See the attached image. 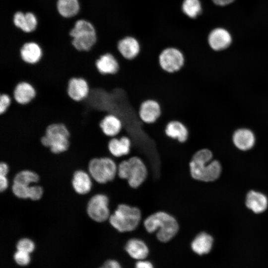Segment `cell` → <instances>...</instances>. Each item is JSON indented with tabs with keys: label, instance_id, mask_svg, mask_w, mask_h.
I'll use <instances>...</instances> for the list:
<instances>
[{
	"label": "cell",
	"instance_id": "6da1fadb",
	"mask_svg": "<svg viewBox=\"0 0 268 268\" xmlns=\"http://www.w3.org/2000/svg\"><path fill=\"white\" fill-rule=\"evenodd\" d=\"M212 153L207 148L201 149L193 155L189 163L191 176L202 182L216 180L221 172V166L217 160H211Z\"/></svg>",
	"mask_w": 268,
	"mask_h": 268
},
{
	"label": "cell",
	"instance_id": "7a4b0ae2",
	"mask_svg": "<svg viewBox=\"0 0 268 268\" xmlns=\"http://www.w3.org/2000/svg\"><path fill=\"white\" fill-rule=\"evenodd\" d=\"M146 231L152 233L157 230L156 236L161 242L170 240L177 233L179 224L171 215L164 211H157L148 216L144 221Z\"/></svg>",
	"mask_w": 268,
	"mask_h": 268
},
{
	"label": "cell",
	"instance_id": "3957f363",
	"mask_svg": "<svg viewBox=\"0 0 268 268\" xmlns=\"http://www.w3.org/2000/svg\"><path fill=\"white\" fill-rule=\"evenodd\" d=\"M141 218L140 209L126 204H119L109 218L111 225L120 232H130L138 225Z\"/></svg>",
	"mask_w": 268,
	"mask_h": 268
},
{
	"label": "cell",
	"instance_id": "277c9868",
	"mask_svg": "<svg viewBox=\"0 0 268 268\" xmlns=\"http://www.w3.org/2000/svg\"><path fill=\"white\" fill-rule=\"evenodd\" d=\"M117 173L120 178L127 180L129 186L134 189L140 186L147 176L146 165L140 157L136 156L122 161Z\"/></svg>",
	"mask_w": 268,
	"mask_h": 268
},
{
	"label": "cell",
	"instance_id": "5b68a950",
	"mask_svg": "<svg viewBox=\"0 0 268 268\" xmlns=\"http://www.w3.org/2000/svg\"><path fill=\"white\" fill-rule=\"evenodd\" d=\"M68 34L72 38V45L78 51L90 50L97 40L95 28L87 20H76Z\"/></svg>",
	"mask_w": 268,
	"mask_h": 268
},
{
	"label": "cell",
	"instance_id": "8992f818",
	"mask_svg": "<svg viewBox=\"0 0 268 268\" xmlns=\"http://www.w3.org/2000/svg\"><path fill=\"white\" fill-rule=\"evenodd\" d=\"M69 133L63 124H53L49 125L45 134L41 138L43 146L49 148L54 154L67 151L69 147Z\"/></svg>",
	"mask_w": 268,
	"mask_h": 268
},
{
	"label": "cell",
	"instance_id": "52a82bcc",
	"mask_svg": "<svg viewBox=\"0 0 268 268\" xmlns=\"http://www.w3.org/2000/svg\"><path fill=\"white\" fill-rule=\"evenodd\" d=\"M91 177L98 183L104 184L113 180L118 171L115 162L109 157L95 158L88 165Z\"/></svg>",
	"mask_w": 268,
	"mask_h": 268
},
{
	"label": "cell",
	"instance_id": "ba28073f",
	"mask_svg": "<svg viewBox=\"0 0 268 268\" xmlns=\"http://www.w3.org/2000/svg\"><path fill=\"white\" fill-rule=\"evenodd\" d=\"M159 64L164 71L174 73L180 71L184 67L185 57L183 52L175 47L164 48L159 54Z\"/></svg>",
	"mask_w": 268,
	"mask_h": 268
},
{
	"label": "cell",
	"instance_id": "9c48e42d",
	"mask_svg": "<svg viewBox=\"0 0 268 268\" xmlns=\"http://www.w3.org/2000/svg\"><path fill=\"white\" fill-rule=\"evenodd\" d=\"M108 203V198L104 195L97 194L93 196L88 201L87 207L89 216L97 222L106 221L110 216Z\"/></svg>",
	"mask_w": 268,
	"mask_h": 268
},
{
	"label": "cell",
	"instance_id": "30bf717a",
	"mask_svg": "<svg viewBox=\"0 0 268 268\" xmlns=\"http://www.w3.org/2000/svg\"><path fill=\"white\" fill-rule=\"evenodd\" d=\"M161 113L160 103L153 99H148L143 101L138 110V116L140 120L148 124L156 122L160 117Z\"/></svg>",
	"mask_w": 268,
	"mask_h": 268
},
{
	"label": "cell",
	"instance_id": "8fae6325",
	"mask_svg": "<svg viewBox=\"0 0 268 268\" xmlns=\"http://www.w3.org/2000/svg\"><path fill=\"white\" fill-rule=\"evenodd\" d=\"M117 50L125 59L133 60L135 59L141 51V45L135 38L126 36L118 41Z\"/></svg>",
	"mask_w": 268,
	"mask_h": 268
},
{
	"label": "cell",
	"instance_id": "7c38bea8",
	"mask_svg": "<svg viewBox=\"0 0 268 268\" xmlns=\"http://www.w3.org/2000/svg\"><path fill=\"white\" fill-rule=\"evenodd\" d=\"M132 148V140L126 135L112 137L108 143L109 152L116 157L128 155L131 152Z\"/></svg>",
	"mask_w": 268,
	"mask_h": 268
},
{
	"label": "cell",
	"instance_id": "4fadbf2b",
	"mask_svg": "<svg viewBox=\"0 0 268 268\" xmlns=\"http://www.w3.org/2000/svg\"><path fill=\"white\" fill-rule=\"evenodd\" d=\"M13 23L16 27L23 32L30 33L36 30L38 20L36 16L32 12L24 13L21 11H17L13 16Z\"/></svg>",
	"mask_w": 268,
	"mask_h": 268
},
{
	"label": "cell",
	"instance_id": "5bb4252c",
	"mask_svg": "<svg viewBox=\"0 0 268 268\" xmlns=\"http://www.w3.org/2000/svg\"><path fill=\"white\" fill-rule=\"evenodd\" d=\"M166 135L169 138L180 143L187 141L189 136V132L187 126L179 120L169 122L165 129Z\"/></svg>",
	"mask_w": 268,
	"mask_h": 268
},
{
	"label": "cell",
	"instance_id": "9a60e30c",
	"mask_svg": "<svg viewBox=\"0 0 268 268\" xmlns=\"http://www.w3.org/2000/svg\"><path fill=\"white\" fill-rule=\"evenodd\" d=\"M89 92L88 84L82 78L72 77L69 82L67 93L73 100L80 101L85 99Z\"/></svg>",
	"mask_w": 268,
	"mask_h": 268
},
{
	"label": "cell",
	"instance_id": "2e32d148",
	"mask_svg": "<svg viewBox=\"0 0 268 268\" xmlns=\"http://www.w3.org/2000/svg\"><path fill=\"white\" fill-rule=\"evenodd\" d=\"M100 128L105 135L112 138L119 136L123 128L121 119L114 114H108L101 120Z\"/></svg>",
	"mask_w": 268,
	"mask_h": 268
},
{
	"label": "cell",
	"instance_id": "e0dca14e",
	"mask_svg": "<svg viewBox=\"0 0 268 268\" xmlns=\"http://www.w3.org/2000/svg\"><path fill=\"white\" fill-rule=\"evenodd\" d=\"M231 41L230 34L222 28L214 29L208 37V44L214 51H221L227 48L230 45Z\"/></svg>",
	"mask_w": 268,
	"mask_h": 268
},
{
	"label": "cell",
	"instance_id": "ac0fdd59",
	"mask_svg": "<svg viewBox=\"0 0 268 268\" xmlns=\"http://www.w3.org/2000/svg\"><path fill=\"white\" fill-rule=\"evenodd\" d=\"M95 64L99 72L105 75L116 74L120 68L118 60L110 53L101 55L96 60Z\"/></svg>",
	"mask_w": 268,
	"mask_h": 268
},
{
	"label": "cell",
	"instance_id": "d6986e66",
	"mask_svg": "<svg viewBox=\"0 0 268 268\" xmlns=\"http://www.w3.org/2000/svg\"><path fill=\"white\" fill-rule=\"evenodd\" d=\"M234 145L241 150H248L254 145L255 137L253 133L247 129L236 130L232 137Z\"/></svg>",
	"mask_w": 268,
	"mask_h": 268
},
{
	"label": "cell",
	"instance_id": "ffe728a7",
	"mask_svg": "<svg viewBox=\"0 0 268 268\" xmlns=\"http://www.w3.org/2000/svg\"><path fill=\"white\" fill-rule=\"evenodd\" d=\"M42 50L40 45L34 42L24 43L20 49V56L23 61L29 64L38 63L42 58Z\"/></svg>",
	"mask_w": 268,
	"mask_h": 268
},
{
	"label": "cell",
	"instance_id": "44dd1931",
	"mask_svg": "<svg viewBox=\"0 0 268 268\" xmlns=\"http://www.w3.org/2000/svg\"><path fill=\"white\" fill-rule=\"evenodd\" d=\"M268 201L263 194L255 191H250L246 196L247 207L256 213L264 211L267 208Z\"/></svg>",
	"mask_w": 268,
	"mask_h": 268
},
{
	"label": "cell",
	"instance_id": "7402d4cb",
	"mask_svg": "<svg viewBox=\"0 0 268 268\" xmlns=\"http://www.w3.org/2000/svg\"><path fill=\"white\" fill-rule=\"evenodd\" d=\"M36 94L35 88L30 83L23 81L16 86L13 95L17 103L25 105L31 101L35 97Z\"/></svg>",
	"mask_w": 268,
	"mask_h": 268
},
{
	"label": "cell",
	"instance_id": "603a6c76",
	"mask_svg": "<svg viewBox=\"0 0 268 268\" xmlns=\"http://www.w3.org/2000/svg\"><path fill=\"white\" fill-rule=\"evenodd\" d=\"M213 241L211 236L206 233L201 232L193 240L191 247L193 251L199 255L207 254L211 249Z\"/></svg>",
	"mask_w": 268,
	"mask_h": 268
},
{
	"label": "cell",
	"instance_id": "cb8c5ba5",
	"mask_svg": "<svg viewBox=\"0 0 268 268\" xmlns=\"http://www.w3.org/2000/svg\"><path fill=\"white\" fill-rule=\"evenodd\" d=\"M72 185L76 193L83 195L90 191L92 183L90 176L86 172L78 170L73 174Z\"/></svg>",
	"mask_w": 268,
	"mask_h": 268
},
{
	"label": "cell",
	"instance_id": "d4e9b609",
	"mask_svg": "<svg viewBox=\"0 0 268 268\" xmlns=\"http://www.w3.org/2000/svg\"><path fill=\"white\" fill-rule=\"evenodd\" d=\"M126 250L133 258L142 260L148 253L146 245L141 240L132 239L129 240L126 245Z\"/></svg>",
	"mask_w": 268,
	"mask_h": 268
},
{
	"label": "cell",
	"instance_id": "484cf974",
	"mask_svg": "<svg viewBox=\"0 0 268 268\" xmlns=\"http://www.w3.org/2000/svg\"><path fill=\"white\" fill-rule=\"evenodd\" d=\"M56 7L59 14L66 18L75 16L80 10L79 0H58Z\"/></svg>",
	"mask_w": 268,
	"mask_h": 268
},
{
	"label": "cell",
	"instance_id": "4316f807",
	"mask_svg": "<svg viewBox=\"0 0 268 268\" xmlns=\"http://www.w3.org/2000/svg\"><path fill=\"white\" fill-rule=\"evenodd\" d=\"M182 8L183 12L192 18L196 17L201 11L199 0H184Z\"/></svg>",
	"mask_w": 268,
	"mask_h": 268
},
{
	"label": "cell",
	"instance_id": "83f0119b",
	"mask_svg": "<svg viewBox=\"0 0 268 268\" xmlns=\"http://www.w3.org/2000/svg\"><path fill=\"white\" fill-rule=\"evenodd\" d=\"M39 179V176L36 173L29 170H24L15 175L13 183L30 186L32 183L37 182Z\"/></svg>",
	"mask_w": 268,
	"mask_h": 268
},
{
	"label": "cell",
	"instance_id": "f1b7e54d",
	"mask_svg": "<svg viewBox=\"0 0 268 268\" xmlns=\"http://www.w3.org/2000/svg\"><path fill=\"white\" fill-rule=\"evenodd\" d=\"M31 186H26L13 183L12 190L17 197L21 199L29 198Z\"/></svg>",
	"mask_w": 268,
	"mask_h": 268
},
{
	"label": "cell",
	"instance_id": "f546056e",
	"mask_svg": "<svg viewBox=\"0 0 268 268\" xmlns=\"http://www.w3.org/2000/svg\"><path fill=\"white\" fill-rule=\"evenodd\" d=\"M34 247V243L28 238L20 239L16 245L17 250L25 252L29 254L33 251Z\"/></svg>",
	"mask_w": 268,
	"mask_h": 268
},
{
	"label": "cell",
	"instance_id": "4dcf8cb0",
	"mask_svg": "<svg viewBox=\"0 0 268 268\" xmlns=\"http://www.w3.org/2000/svg\"><path fill=\"white\" fill-rule=\"evenodd\" d=\"M29 254L25 252L17 250L14 255V259L19 265L26 266L30 262V258Z\"/></svg>",
	"mask_w": 268,
	"mask_h": 268
},
{
	"label": "cell",
	"instance_id": "1f68e13d",
	"mask_svg": "<svg viewBox=\"0 0 268 268\" xmlns=\"http://www.w3.org/2000/svg\"><path fill=\"white\" fill-rule=\"evenodd\" d=\"M11 97L6 94H0V114L4 113L10 105Z\"/></svg>",
	"mask_w": 268,
	"mask_h": 268
},
{
	"label": "cell",
	"instance_id": "d6a6232c",
	"mask_svg": "<svg viewBox=\"0 0 268 268\" xmlns=\"http://www.w3.org/2000/svg\"><path fill=\"white\" fill-rule=\"evenodd\" d=\"M43 193V189L40 186H31L29 199L34 201L38 200L42 197Z\"/></svg>",
	"mask_w": 268,
	"mask_h": 268
},
{
	"label": "cell",
	"instance_id": "836d02e7",
	"mask_svg": "<svg viewBox=\"0 0 268 268\" xmlns=\"http://www.w3.org/2000/svg\"><path fill=\"white\" fill-rule=\"evenodd\" d=\"M100 268H121V267L116 261L108 260Z\"/></svg>",
	"mask_w": 268,
	"mask_h": 268
},
{
	"label": "cell",
	"instance_id": "e575fe53",
	"mask_svg": "<svg viewBox=\"0 0 268 268\" xmlns=\"http://www.w3.org/2000/svg\"><path fill=\"white\" fill-rule=\"evenodd\" d=\"M135 268H153V267L148 261L140 260L136 263Z\"/></svg>",
	"mask_w": 268,
	"mask_h": 268
},
{
	"label": "cell",
	"instance_id": "d590c367",
	"mask_svg": "<svg viewBox=\"0 0 268 268\" xmlns=\"http://www.w3.org/2000/svg\"><path fill=\"white\" fill-rule=\"evenodd\" d=\"M8 186V181L6 176L0 175V190L5 191Z\"/></svg>",
	"mask_w": 268,
	"mask_h": 268
},
{
	"label": "cell",
	"instance_id": "8d00e7d4",
	"mask_svg": "<svg viewBox=\"0 0 268 268\" xmlns=\"http://www.w3.org/2000/svg\"><path fill=\"white\" fill-rule=\"evenodd\" d=\"M8 172V165L4 162H1L0 164V175L6 176Z\"/></svg>",
	"mask_w": 268,
	"mask_h": 268
},
{
	"label": "cell",
	"instance_id": "74e56055",
	"mask_svg": "<svg viewBox=\"0 0 268 268\" xmlns=\"http://www.w3.org/2000/svg\"><path fill=\"white\" fill-rule=\"evenodd\" d=\"M234 0H212L216 4L218 5H226L232 2Z\"/></svg>",
	"mask_w": 268,
	"mask_h": 268
}]
</instances>
